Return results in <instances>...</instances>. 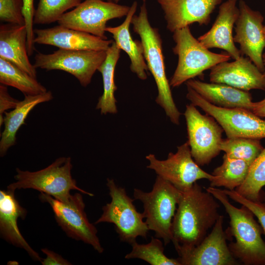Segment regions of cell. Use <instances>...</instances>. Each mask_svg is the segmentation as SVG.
I'll return each mask as SVG.
<instances>
[{"mask_svg": "<svg viewBox=\"0 0 265 265\" xmlns=\"http://www.w3.org/2000/svg\"><path fill=\"white\" fill-rule=\"evenodd\" d=\"M131 245L132 250L125 255L126 259H141L151 265H181L177 259L169 258L165 255L163 244L158 238L151 237L147 244H139L135 241Z\"/></svg>", "mask_w": 265, "mask_h": 265, "instance_id": "f546056e", "label": "cell"}, {"mask_svg": "<svg viewBox=\"0 0 265 265\" xmlns=\"http://www.w3.org/2000/svg\"><path fill=\"white\" fill-rule=\"evenodd\" d=\"M162 9L166 27L171 32L197 23L207 25L222 0H156Z\"/></svg>", "mask_w": 265, "mask_h": 265, "instance_id": "2e32d148", "label": "cell"}, {"mask_svg": "<svg viewBox=\"0 0 265 265\" xmlns=\"http://www.w3.org/2000/svg\"><path fill=\"white\" fill-rule=\"evenodd\" d=\"M137 7V2L134 1L123 23L117 26H106V30L112 35L117 46L128 55L131 60V71L139 79L145 80L147 78L146 72L148 69L143 55V45L141 41L132 39L129 29Z\"/></svg>", "mask_w": 265, "mask_h": 265, "instance_id": "603a6c76", "label": "cell"}, {"mask_svg": "<svg viewBox=\"0 0 265 265\" xmlns=\"http://www.w3.org/2000/svg\"><path fill=\"white\" fill-rule=\"evenodd\" d=\"M0 82L18 89L25 95H39L47 91L36 78L1 58H0Z\"/></svg>", "mask_w": 265, "mask_h": 265, "instance_id": "4316f807", "label": "cell"}, {"mask_svg": "<svg viewBox=\"0 0 265 265\" xmlns=\"http://www.w3.org/2000/svg\"><path fill=\"white\" fill-rule=\"evenodd\" d=\"M19 101L12 97L8 93L6 85H0V126L3 124V115L6 110L14 108Z\"/></svg>", "mask_w": 265, "mask_h": 265, "instance_id": "e575fe53", "label": "cell"}, {"mask_svg": "<svg viewBox=\"0 0 265 265\" xmlns=\"http://www.w3.org/2000/svg\"><path fill=\"white\" fill-rule=\"evenodd\" d=\"M209 103L224 108H242L251 111L253 103L249 91L218 83H207L193 79L186 82Z\"/></svg>", "mask_w": 265, "mask_h": 265, "instance_id": "7402d4cb", "label": "cell"}, {"mask_svg": "<svg viewBox=\"0 0 265 265\" xmlns=\"http://www.w3.org/2000/svg\"><path fill=\"white\" fill-rule=\"evenodd\" d=\"M264 201H265V196L264 198Z\"/></svg>", "mask_w": 265, "mask_h": 265, "instance_id": "60d3db41", "label": "cell"}, {"mask_svg": "<svg viewBox=\"0 0 265 265\" xmlns=\"http://www.w3.org/2000/svg\"><path fill=\"white\" fill-rule=\"evenodd\" d=\"M186 98L213 117L221 126L228 138H265V120L252 111L242 108H224L215 106L203 99L187 86Z\"/></svg>", "mask_w": 265, "mask_h": 265, "instance_id": "ba28073f", "label": "cell"}, {"mask_svg": "<svg viewBox=\"0 0 265 265\" xmlns=\"http://www.w3.org/2000/svg\"><path fill=\"white\" fill-rule=\"evenodd\" d=\"M263 60L264 64L265 66V70L263 72V74L264 76H265V53H264L263 54Z\"/></svg>", "mask_w": 265, "mask_h": 265, "instance_id": "74e56055", "label": "cell"}, {"mask_svg": "<svg viewBox=\"0 0 265 265\" xmlns=\"http://www.w3.org/2000/svg\"><path fill=\"white\" fill-rule=\"evenodd\" d=\"M173 38L175 43L173 52L178 55V62L169 81L172 87L197 76L201 77L205 70L231 59L227 53H216L209 51L193 36L189 26L173 32Z\"/></svg>", "mask_w": 265, "mask_h": 265, "instance_id": "5b68a950", "label": "cell"}, {"mask_svg": "<svg viewBox=\"0 0 265 265\" xmlns=\"http://www.w3.org/2000/svg\"><path fill=\"white\" fill-rule=\"evenodd\" d=\"M0 58L12 63L36 78V68L28 58L25 25L12 24L0 25Z\"/></svg>", "mask_w": 265, "mask_h": 265, "instance_id": "44dd1931", "label": "cell"}, {"mask_svg": "<svg viewBox=\"0 0 265 265\" xmlns=\"http://www.w3.org/2000/svg\"><path fill=\"white\" fill-rule=\"evenodd\" d=\"M106 186L111 201L103 207V213L95 224L112 223L121 241L131 244L138 237L146 238L150 231L143 213L139 212L125 188L118 186L113 179H107Z\"/></svg>", "mask_w": 265, "mask_h": 265, "instance_id": "52a82bcc", "label": "cell"}, {"mask_svg": "<svg viewBox=\"0 0 265 265\" xmlns=\"http://www.w3.org/2000/svg\"><path fill=\"white\" fill-rule=\"evenodd\" d=\"M121 49L114 41L106 50L105 60L99 67L103 78V93L99 98L96 109L100 110L102 114H115L117 112L116 100L114 92L117 87L114 82V70L120 57Z\"/></svg>", "mask_w": 265, "mask_h": 265, "instance_id": "d4e9b609", "label": "cell"}, {"mask_svg": "<svg viewBox=\"0 0 265 265\" xmlns=\"http://www.w3.org/2000/svg\"><path fill=\"white\" fill-rule=\"evenodd\" d=\"M41 251L46 255L45 259H42L41 263L43 265H72L61 256L49 250L47 248H42Z\"/></svg>", "mask_w": 265, "mask_h": 265, "instance_id": "d590c367", "label": "cell"}, {"mask_svg": "<svg viewBox=\"0 0 265 265\" xmlns=\"http://www.w3.org/2000/svg\"><path fill=\"white\" fill-rule=\"evenodd\" d=\"M106 57V51L59 49L50 54L36 53L33 65L36 68L47 71H65L77 79L81 85L86 87Z\"/></svg>", "mask_w": 265, "mask_h": 265, "instance_id": "7c38bea8", "label": "cell"}, {"mask_svg": "<svg viewBox=\"0 0 265 265\" xmlns=\"http://www.w3.org/2000/svg\"><path fill=\"white\" fill-rule=\"evenodd\" d=\"M39 198L50 204L56 221L68 237L90 245L99 253L103 252L97 230L87 217L80 193L71 194L64 202L43 192L40 193Z\"/></svg>", "mask_w": 265, "mask_h": 265, "instance_id": "9c48e42d", "label": "cell"}, {"mask_svg": "<svg viewBox=\"0 0 265 265\" xmlns=\"http://www.w3.org/2000/svg\"><path fill=\"white\" fill-rule=\"evenodd\" d=\"M146 159L149 161L148 168L182 192L190 189L198 180L204 179L211 182L215 179L195 161L187 141L178 146L175 153H169L166 159L159 160L152 154Z\"/></svg>", "mask_w": 265, "mask_h": 265, "instance_id": "4fadbf2b", "label": "cell"}, {"mask_svg": "<svg viewBox=\"0 0 265 265\" xmlns=\"http://www.w3.org/2000/svg\"><path fill=\"white\" fill-rule=\"evenodd\" d=\"M219 208L216 199L197 182L182 192L171 227L176 250L198 245L219 218Z\"/></svg>", "mask_w": 265, "mask_h": 265, "instance_id": "6da1fadb", "label": "cell"}, {"mask_svg": "<svg viewBox=\"0 0 265 265\" xmlns=\"http://www.w3.org/2000/svg\"><path fill=\"white\" fill-rule=\"evenodd\" d=\"M131 24L134 32L140 37L148 70L157 86L158 95L156 102L164 110L171 122L178 125L180 124L181 113L174 103L166 76L162 39L159 30L150 24L146 0H142L139 13L133 15Z\"/></svg>", "mask_w": 265, "mask_h": 265, "instance_id": "3957f363", "label": "cell"}, {"mask_svg": "<svg viewBox=\"0 0 265 265\" xmlns=\"http://www.w3.org/2000/svg\"><path fill=\"white\" fill-rule=\"evenodd\" d=\"M250 165L242 159H231L224 154L222 164L212 173L215 179L210 182V186L235 190L245 180Z\"/></svg>", "mask_w": 265, "mask_h": 265, "instance_id": "484cf974", "label": "cell"}, {"mask_svg": "<svg viewBox=\"0 0 265 265\" xmlns=\"http://www.w3.org/2000/svg\"><path fill=\"white\" fill-rule=\"evenodd\" d=\"M251 111L261 118L265 117V98L261 101L253 102Z\"/></svg>", "mask_w": 265, "mask_h": 265, "instance_id": "8d00e7d4", "label": "cell"}, {"mask_svg": "<svg viewBox=\"0 0 265 265\" xmlns=\"http://www.w3.org/2000/svg\"><path fill=\"white\" fill-rule=\"evenodd\" d=\"M23 13L25 20V26L27 31V48L29 55H31L34 50L35 34L33 29V18L35 12L34 0H23Z\"/></svg>", "mask_w": 265, "mask_h": 265, "instance_id": "836d02e7", "label": "cell"}, {"mask_svg": "<svg viewBox=\"0 0 265 265\" xmlns=\"http://www.w3.org/2000/svg\"><path fill=\"white\" fill-rule=\"evenodd\" d=\"M23 0H0V20L8 24L25 25Z\"/></svg>", "mask_w": 265, "mask_h": 265, "instance_id": "1f68e13d", "label": "cell"}, {"mask_svg": "<svg viewBox=\"0 0 265 265\" xmlns=\"http://www.w3.org/2000/svg\"><path fill=\"white\" fill-rule=\"evenodd\" d=\"M265 186V147L249 167L243 183L235 190L252 201H264L262 188Z\"/></svg>", "mask_w": 265, "mask_h": 265, "instance_id": "83f0119b", "label": "cell"}, {"mask_svg": "<svg viewBox=\"0 0 265 265\" xmlns=\"http://www.w3.org/2000/svg\"><path fill=\"white\" fill-rule=\"evenodd\" d=\"M34 32L35 44L66 50L106 51L113 42L59 25L50 28L34 29Z\"/></svg>", "mask_w": 265, "mask_h": 265, "instance_id": "ac0fdd59", "label": "cell"}, {"mask_svg": "<svg viewBox=\"0 0 265 265\" xmlns=\"http://www.w3.org/2000/svg\"><path fill=\"white\" fill-rule=\"evenodd\" d=\"M14 193L15 190L8 188L0 191V235L9 243L25 250L33 260L41 262L39 254L26 242L18 227V218L24 219L27 212L20 205Z\"/></svg>", "mask_w": 265, "mask_h": 265, "instance_id": "ffe728a7", "label": "cell"}, {"mask_svg": "<svg viewBox=\"0 0 265 265\" xmlns=\"http://www.w3.org/2000/svg\"><path fill=\"white\" fill-rule=\"evenodd\" d=\"M181 194L182 191L158 175L150 192L133 190L134 200L143 204L142 213L149 229L161 238L165 245L172 241V223Z\"/></svg>", "mask_w": 265, "mask_h": 265, "instance_id": "277c9868", "label": "cell"}, {"mask_svg": "<svg viewBox=\"0 0 265 265\" xmlns=\"http://www.w3.org/2000/svg\"><path fill=\"white\" fill-rule=\"evenodd\" d=\"M224 216L220 215L210 233L197 246L179 249L177 258L181 265H238L227 243L223 230Z\"/></svg>", "mask_w": 265, "mask_h": 265, "instance_id": "5bb4252c", "label": "cell"}, {"mask_svg": "<svg viewBox=\"0 0 265 265\" xmlns=\"http://www.w3.org/2000/svg\"><path fill=\"white\" fill-rule=\"evenodd\" d=\"M205 189L223 206L229 215V227L225 232L228 238H235L228 244L233 256L244 265H265L263 231L253 212L244 205L238 208L232 205L222 189L211 186Z\"/></svg>", "mask_w": 265, "mask_h": 265, "instance_id": "7a4b0ae2", "label": "cell"}, {"mask_svg": "<svg viewBox=\"0 0 265 265\" xmlns=\"http://www.w3.org/2000/svg\"><path fill=\"white\" fill-rule=\"evenodd\" d=\"M81 0H39L35 10L34 24H49L57 22L66 11L75 8Z\"/></svg>", "mask_w": 265, "mask_h": 265, "instance_id": "4dcf8cb0", "label": "cell"}, {"mask_svg": "<svg viewBox=\"0 0 265 265\" xmlns=\"http://www.w3.org/2000/svg\"><path fill=\"white\" fill-rule=\"evenodd\" d=\"M73 165L70 157H59L47 167L31 172L16 168V181L7 188L13 190L31 188L46 193L59 201L64 202L71 196L70 191L76 190L93 196L94 194L77 186L71 175Z\"/></svg>", "mask_w": 265, "mask_h": 265, "instance_id": "8992f818", "label": "cell"}, {"mask_svg": "<svg viewBox=\"0 0 265 265\" xmlns=\"http://www.w3.org/2000/svg\"><path fill=\"white\" fill-rule=\"evenodd\" d=\"M211 82L223 83L237 89L249 91L265 90V76L248 58L243 55L235 61H224L211 69Z\"/></svg>", "mask_w": 265, "mask_h": 265, "instance_id": "e0dca14e", "label": "cell"}, {"mask_svg": "<svg viewBox=\"0 0 265 265\" xmlns=\"http://www.w3.org/2000/svg\"><path fill=\"white\" fill-rule=\"evenodd\" d=\"M130 8V6L104 0H85L65 13L57 22L66 27L107 40L105 34L107 22L126 16Z\"/></svg>", "mask_w": 265, "mask_h": 265, "instance_id": "8fae6325", "label": "cell"}, {"mask_svg": "<svg viewBox=\"0 0 265 265\" xmlns=\"http://www.w3.org/2000/svg\"><path fill=\"white\" fill-rule=\"evenodd\" d=\"M105 0L107 1H110V2L116 3H117L119 2V1H120V0Z\"/></svg>", "mask_w": 265, "mask_h": 265, "instance_id": "f35d334b", "label": "cell"}, {"mask_svg": "<svg viewBox=\"0 0 265 265\" xmlns=\"http://www.w3.org/2000/svg\"><path fill=\"white\" fill-rule=\"evenodd\" d=\"M220 148L228 158L242 159L250 165L264 148L260 139L241 137L223 139Z\"/></svg>", "mask_w": 265, "mask_h": 265, "instance_id": "f1b7e54d", "label": "cell"}, {"mask_svg": "<svg viewBox=\"0 0 265 265\" xmlns=\"http://www.w3.org/2000/svg\"><path fill=\"white\" fill-rule=\"evenodd\" d=\"M239 14L236 22L235 43L239 44L241 55H245L263 73V52L265 48L264 17L252 9L244 0L238 2Z\"/></svg>", "mask_w": 265, "mask_h": 265, "instance_id": "9a60e30c", "label": "cell"}, {"mask_svg": "<svg viewBox=\"0 0 265 265\" xmlns=\"http://www.w3.org/2000/svg\"><path fill=\"white\" fill-rule=\"evenodd\" d=\"M264 32L265 35V25L264 26Z\"/></svg>", "mask_w": 265, "mask_h": 265, "instance_id": "ab89813d", "label": "cell"}, {"mask_svg": "<svg viewBox=\"0 0 265 265\" xmlns=\"http://www.w3.org/2000/svg\"><path fill=\"white\" fill-rule=\"evenodd\" d=\"M53 99V95L50 91L36 95H25L24 100L19 101L13 110L4 113V128L0 140V157H3L8 150L15 145L16 133L21 126L26 124V119L30 111L37 105Z\"/></svg>", "mask_w": 265, "mask_h": 265, "instance_id": "cb8c5ba5", "label": "cell"}, {"mask_svg": "<svg viewBox=\"0 0 265 265\" xmlns=\"http://www.w3.org/2000/svg\"><path fill=\"white\" fill-rule=\"evenodd\" d=\"M184 115L192 157L199 166L209 164L221 151L224 131L213 117L201 114L192 104L186 106Z\"/></svg>", "mask_w": 265, "mask_h": 265, "instance_id": "30bf717a", "label": "cell"}, {"mask_svg": "<svg viewBox=\"0 0 265 265\" xmlns=\"http://www.w3.org/2000/svg\"><path fill=\"white\" fill-rule=\"evenodd\" d=\"M229 198L241 205H244L248 208L258 219L261 226L263 234L265 235V201H252L247 199L235 190L222 189Z\"/></svg>", "mask_w": 265, "mask_h": 265, "instance_id": "d6a6232c", "label": "cell"}, {"mask_svg": "<svg viewBox=\"0 0 265 265\" xmlns=\"http://www.w3.org/2000/svg\"><path fill=\"white\" fill-rule=\"evenodd\" d=\"M237 1L227 0L223 2L219 6L217 16L211 29L198 38L207 49L223 50L234 60L241 55L235 45L233 36L234 26L239 14Z\"/></svg>", "mask_w": 265, "mask_h": 265, "instance_id": "d6986e66", "label": "cell"}]
</instances>
